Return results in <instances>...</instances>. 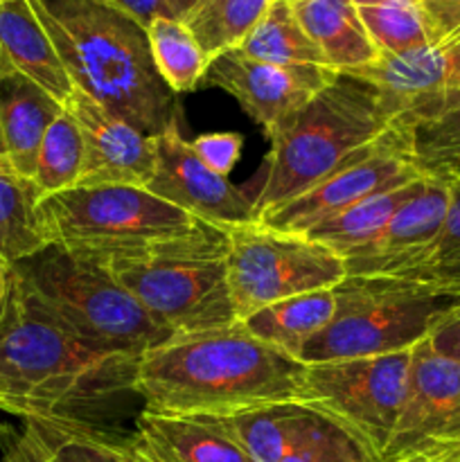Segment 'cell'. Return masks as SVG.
I'll return each instance as SVG.
<instances>
[{
	"mask_svg": "<svg viewBox=\"0 0 460 462\" xmlns=\"http://www.w3.org/2000/svg\"><path fill=\"white\" fill-rule=\"evenodd\" d=\"M138 361L86 346L12 269L0 316V413L113 431V415L135 395Z\"/></svg>",
	"mask_w": 460,
	"mask_h": 462,
	"instance_id": "6da1fadb",
	"label": "cell"
},
{
	"mask_svg": "<svg viewBox=\"0 0 460 462\" xmlns=\"http://www.w3.org/2000/svg\"><path fill=\"white\" fill-rule=\"evenodd\" d=\"M305 364L242 323L174 334L138 361L135 397L167 415H228L300 400Z\"/></svg>",
	"mask_w": 460,
	"mask_h": 462,
	"instance_id": "7a4b0ae2",
	"label": "cell"
},
{
	"mask_svg": "<svg viewBox=\"0 0 460 462\" xmlns=\"http://www.w3.org/2000/svg\"><path fill=\"white\" fill-rule=\"evenodd\" d=\"M72 86L149 138L179 125V95L162 81L147 27L104 0H30Z\"/></svg>",
	"mask_w": 460,
	"mask_h": 462,
	"instance_id": "3957f363",
	"label": "cell"
},
{
	"mask_svg": "<svg viewBox=\"0 0 460 462\" xmlns=\"http://www.w3.org/2000/svg\"><path fill=\"white\" fill-rule=\"evenodd\" d=\"M400 117L395 104L368 81L336 72L305 106L269 134L271 152L255 189L257 219L332 174Z\"/></svg>",
	"mask_w": 460,
	"mask_h": 462,
	"instance_id": "277c9868",
	"label": "cell"
},
{
	"mask_svg": "<svg viewBox=\"0 0 460 462\" xmlns=\"http://www.w3.org/2000/svg\"><path fill=\"white\" fill-rule=\"evenodd\" d=\"M39 221L45 242L104 266L149 255L203 228V221L131 185L50 194L39 201Z\"/></svg>",
	"mask_w": 460,
	"mask_h": 462,
	"instance_id": "5b68a950",
	"label": "cell"
},
{
	"mask_svg": "<svg viewBox=\"0 0 460 462\" xmlns=\"http://www.w3.org/2000/svg\"><path fill=\"white\" fill-rule=\"evenodd\" d=\"M12 269L93 350L140 359L174 337L99 262L48 244Z\"/></svg>",
	"mask_w": 460,
	"mask_h": 462,
	"instance_id": "8992f818",
	"label": "cell"
},
{
	"mask_svg": "<svg viewBox=\"0 0 460 462\" xmlns=\"http://www.w3.org/2000/svg\"><path fill=\"white\" fill-rule=\"evenodd\" d=\"M113 278L171 334L237 323L225 271V235L203 224L198 233L158 251L106 264Z\"/></svg>",
	"mask_w": 460,
	"mask_h": 462,
	"instance_id": "52a82bcc",
	"label": "cell"
},
{
	"mask_svg": "<svg viewBox=\"0 0 460 462\" xmlns=\"http://www.w3.org/2000/svg\"><path fill=\"white\" fill-rule=\"evenodd\" d=\"M334 316L300 350L302 364L368 359L413 350L454 302L400 278H345L334 287Z\"/></svg>",
	"mask_w": 460,
	"mask_h": 462,
	"instance_id": "ba28073f",
	"label": "cell"
},
{
	"mask_svg": "<svg viewBox=\"0 0 460 462\" xmlns=\"http://www.w3.org/2000/svg\"><path fill=\"white\" fill-rule=\"evenodd\" d=\"M221 230L237 320L284 298L334 289L345 278L341 257L307 235L271 228L260 221L221 226Z\"/></svg>",
	"mask_w": 460,
	"mask_h": 462,
	"instance_id": "9c48e42d",
	"label": "cell"
},
{
	"mask_svg": "<svg viewBox=\"0 0 460 462\" xmlns=\"http://www.w3.org/2000/svg\"><path fill=\"white\" fill-rule=\"evenodd\" d=\"M410 352L305 364L298 402L341 422L383 458L406 400Z\"/></svg>",
	"mask_w": 460,
	"mask_h": 462,
	"instance_id": "30bf717a",
	"label": "cell"
},
{
	"mask_svg": "<svg viewBox=\"0 0 460 462\" xmlns=\"http://www.w3.org/2000/svg\"><path fill=\"white\" fill-rule=\"evenodd\" d=\"M422 176L406 153L404 138L392 122L386 134L352 153L332 174L320 183L291 199L284 206L260 217V224L287 233H309L314 226L329 217L341 215L354 203L382 192V189L404 185Z\"/></svg>",
	"mask_w": 460,
	"mask_h": 462,
	"instance_id": "8fae6325",
	"label": "cell"
},
{
	"mask_svg": "<svg viewBox=\"0 0 460 462\" xmlns=\"http://www.w3.org/2000/svg\"><path fill=\"white\" fill-rule=\"evenodd\" d=\"M460 447V364L427 341L410 352L409 388L382 462H424Z\"/></svg>",
	"mask_w": 460,
	"mask_h": 462,
	"instance_id": "7c38bea8",
	"label": "cell"
},
{
	"mask_svg": "<svg viewBox=\"0 0 460 462\" xmlns=\"http://www.w3.org/2000/svg\"><path fill=\"white\" fill-rule=\"evenodd\" d=\"M336 70L323 66H280L260 61L233 48L210 59L201 84L225 90L237 99L269 135L284 117L305 106L320 88L334 79Z\"/></svg>",
	"mask_w": 460,
	"mask_h": 462,
	"instance_id": "4fadbf2b",
	"label": "cell"
},
{
	"mask_svg": "<svg viewBox=\"0 0 460 462\" xmlns=\"http://www.w3.org/2000/svg\"><path fill=\"white\" fill-rule=\"evenodd\" d=\"M144 189L216 228L257 221L253 192L203 165L179 125L156 138V170Z\"/></svg>",
	"mask_w": 460,
	"mask_h": 462,
	"instance_id": "5bb4252c",
	"label": "cell"
},
{
	"mask_svg": "<svg viewBox=\"0 0 460 462\" xmlns=\"http://www.w3.org/2000/svg\"><path fill=\"white\" fill-rule=\"evenodd\" d=\"M449 210L445 174H422L418 189L391 217L382 233L343 260L350 278H401L431 251Z\"/></svg>",
	"mask_w": 460,
	"mask_h": 462,
	"instance_id": "9a60e30c",
	"label": "cell"
},
{
	"mask_svg": "<svg viewBox=\"0 0 460 462\" xmlns=\"http://www.w3.org/2000/svg\"><path fill=\"white\" fill-rule=\"evenodd\" d=\"M63 108L75 117L84 140V165L77 188H147L156 170V138L144 135L77 88Z\"/></svg>",
	"mask_w": 460,
	"mask_h": 462,
	"instance_id": "2e32d148",
	"label": "cell"
},
{
	"mask_svg": "<svg viewBox=\"0 0 460 462\" xmlns=\"http://www.w3.org/2000/svg\"><path fill=\"white\" fill-rule=\"evenodd\" d=\"M61 111L63 104L16 70L0 48V165L34 179L43 135Z\"/></svg>",
	"mask_w": 460,
	"mask_h": 462,
	"instance_id": "e0dca14e",
	"label": "cell"
},
{
	"mask_svg": "<svg viewBox=\"0 0 460 462\" xmlns=\"http://www.w3.org/2000/svg\"><path fill=\"white\" fill-rule=\"evenodd\" d=\"M347 75L382 90L401 116L415 99L460 88V41L446 39L401 54H379L373 63Z\"/></svg>",
	"mask_w": 460,
	"mask_h": 462,
	"instance_id": "ac0fdd59",
	"label": "cell"
},
{
	"mask_svg": "<svg viewBox=\"0 0 460 462\" xmlns=\"http://www.w3.org/2000/svg\"><path fill=\"white\" fill-rule=\"evenodd\" d=\"M126 445L140 462H253L207 420L147 409L135 418Z\"/></svg>",
	"mask_w": 460,
	"mask_h": 462,
	"instance_id": "d6986e66",
	"label": "cell"
},
{
	"mask_svg": "<svg viewBox=\"0 0 460 462\" xmlns=\"http://www.w3.org/2000/svg\"><path fill=\"white\" fill-rule=\"evenodd\" d=\"M395 125L410 162L422 174L460 165V88L415 99Z\"/></svg>",
	"mask_w": 460,
	"mask_h": 462,
	"instance_id": "ffe728a7",
	"label": "cell"
},
{
	"mask_svg": "<svg viewBox=\"0 0 460 462\" xmlns=\"http://www.w3.org/2000/svg\"><path fill=\"white\" fill-rule=\"evenodd\" d=\"M0 48L12 66L59 102L75 90L30 0H0Z\"/></svg>",
	"mask_w": 460,
	"mask_h": 462,
	"instance_id": "44dd1931",
	"label": "cell"
},
{
	"mask_svg": "<svg viewBox=\"0 0 460 462\" xmlns=\"http://www.w3.org/2000/svg\"><path fill=\"white\" fill-rule=\"evenodd\" d=\"M291 7L332 70H356L379 57L352 0H298Z\"/></svg>",
	"mask_w": 460,
	"mask_h": 462,
	"instance_id": "7402d4cb",
	"label": "cell"
},
{
	"mask_svg": "<svg viewBox=\"0 0 460 462\" xmlns=\"http://www.w3.org/2000/svg\"><path fill=\"white\" fill-rule=\"evenodd\" d=\"M309 406L280 402L228 415H197L228 436L253 462H280L296 445L309 418Z\"/></svg>",
	"mask_w": 460,
	"mask_h": 462,
	"instance_id": "603a6c76",
	"label": "cell"
},
{
	"mask_svg": "<svg viewBox=\"0 0 460 462\" xmlns=\"http://www.w3.org/2000/svg\"><path fill=\"white\" fill-rule=\"evenodd\" d=\"M334 307V289H318L262 307L239 323L255 338L298 359L302 347L332 320Z\"/></svg>",
	"mask_w": 460,
	"mask_h": 462,
	"instance_id": "cb8c5ba5",
	"label": "cell"
},
{
	"mask_svg": "<svg viewBox=\"0 0 460 462\" xmlns=\"http://www.w3.org/2000/svg\"><path fill=\"white\" fill-rule=\"evenodd\" d=\"M422 176L404 185H395V188L382 189V192L373 194V197L363 199V201L354 203L352 208L343 210L341 215L329 217L323 224L314 226L307 237L314 242L323 244L329 251L336 253L341 260L359 251L361 246L377 237L382 233L383 226L391 221V217L400 210L401 203L418 189V183Z\"/></svg>",
	"mask_w": 460,
	"mask_h": 462,
	"instance_id": "d4e9b609",
	"label": "cell"
},
{
	"mask_svg": "<svg viewBox=\"0 0 460 462\" xmlns=\"http://www.w3.org/2000/svg\"><path fill=\"white\" fill-rule=\"evenodd\" d=\"M41 189L32 179L0 165V260H27L48 246L39 221Z\"/></svg>",
	"mask_w": 460,
	"mask_h": 462,
	"instance_id": "484cf974",
	"label": "cell"
},
{
	"mask_svg": "<svg viewBox=\"0 0 460 462\" xmlns=\"http://www.w3.org/2000/svg\"><path fill=\"white\" fill-rule=\"evenodd\" d=\"M244 54L280 66H323L329 68L323 52L307 36L287 0H275L255 30L239 43Z\"/></svg>",
	"mask_w": 460,
	"mask_h": 462,
	"instance_id": "4316f807",
	"label": "cell"
},
{
	"mask_svg": "<svg viewBox=\"0 0 460 462\" xmlns=\"http://www.w3.org/2000/svg\"><path fill=\"white\" fill-rule=\"evenodd\" d=\"M275 0H198L185 16V25L207 54V59L239 48L255 30Z\"/></svg>",
	"mask_w": 460,
	"mask_h": 462,
	"instance_id": "83f0119b",
	"label": "cell"
},
{
	"mask_svg": "<svg viewBox=\"0 0 460 462\" xmlns=\"http://www.w3.org/2000/svg\"><path fill=\"white\" fill-rule=\"evenodd\" d=\"M147 36L153 63H156L162 81L176 95L197 90L210 59L203 52L192 32L188 30V25L179 18H156L147 27Z\"/></svg>",
	"mask_w": 460,
	"mask_h": 462,
	"instance_id": "f1b7e54d",
	"label": "cell"
},
{
	"mask_svg": "<svg viewBox=\"0 0 460 462\" xmlns=\"http://www.w3.org/2000/svg\"><path fill=\"white\" fill-rule=\"evenodd\" d=\"M436 174H445L449 180V210L445 226L431 251L400 280L419 282L442 296L460 298V165Z\"/></svg>",
	"mask_w": 460,
	"mask_h": 462,
	"instance_id": "f546056e",
	"label": "cell"
},
{
	"mask_svg": "<svg viewBox=\"0 0 460 462\" xmlns=\"http://www.w3.org/2000/svg\"><path fill=\"white\" fill-rule=\"evenodd\" d=\"M356 9L379 54H401L437 43L419 0H386Z\"/></svg>",
	"mask_w": 460,
	"mask_h": 462,
	"instance_id": "4dcf8cb0",
	"label": "cell"
},
{
	"mask_svg": "<svg viewBox=\"0 0 460 462\" xmlns=\"http://www.w3.org/2000/svg\"><path fill=\"white\" fill-rule=\"evenodd\" d=\"M84 165V140L75 117L63 108L50 125L36 158L34 183L43 197L77 188Z\"/></svg>",
	"mask_w": 460,
	"mask_h": 462,
	"instance_id": "1f68e13d",
	"label": "cell"
},
{
	"mask_svg": "<svg viewBox=\"0 0 460 462\" xmlns=\"http://www.w3.org/2000/svg\"><path fill=\"white\" fill-rule=\"evenodd\" d=\"M280 462H382L350 429L311 409L296 445Z\"/></svg>",
	"mask_w": 460,
	"mask_h": 462,
	"instance_id": "d6a6232c",
	"label": "cell"
},
{
	"mask_svg": "<svg viewBox=\"0 0 460 462\" xmlns=\"http://www.w3.org/2000/svg\"><path fill=\"white\" fill-rule=\"evenodd\" d=\"M27 422L34 424L59 462H140L126 445V438L115 436L113 431L61 427L36 420Z\"/></svg>",
	"mask_w": 460,
	"mask_h": 462,
	"instance_id": "836d02e7",
	"label": "cell"
},
{
	"mask_svg": "<svg viewBox=\"0 0 460 462\" xmlns=\"http://www.w3.org/2000/svg\"><path fill=\"white\" fill-rule=\"evenodd\" d=\"M189 147L203 165L210 167L215 174L228 179L230 171L242 158L244 138L235 131H215V134H203L189 140Z\"/></svg>",
	"mask_w": 460,
	"mask_h": 462,
	"instance_id": "e575fe53",
	"label": "cell"
},
{
	"mask_svg": "<svg viewBox=\"0 0 460 462\" xmlns=\"http://www.w3.org/2000/svg\"><path fill=\"white\" fill-rule=\"evenodd\" d=\"M424 341L436 355L460 364V298H454V302L442 311Z\"/></svg>",
	"mask_w": 460,
	"mask_h": 462,
	"instance_id": "d590c367",
	"label": "cell"
},
{
	"mask_svg": "<svg viewBox=\"0 0 460 462\" xmlns=\"http://www.w3.org/2000/svg\"><path fill=\"white\" fill-rule=\"evenodd\" d=\"M7 454H12L16 462H59L43 436L30 422H23V433L14 436V440L7 445Z\"/></svg>",
	"mask_w": 460,
	"mask_h": 462,
	"instance_id": "8d00e7d4",
	"label": "cell"
},
{
	"mask_svg": "<svg viewBox=\"0 0 460 462\" xmlns=\"http://www.w3.org/2000/svg\"><path fill=\"white\" fill-rule=\"evenodd\" d=\"M419 5L427 12L437 43L460 32V0H419Z\"/></svg>",
	"mask_w": 460,
	"mask_h": 462,
	"instance_id": "74e56055",
	"label": "cell"
},
{
	"mask_svg": "<svg viewBox=\"0 0 460 462\" xmlns=\"http://www.w3.org/2000/svg\"><path fill=\"white\" fill-rule=\"evenodd\" d=\"M104 3L120 9V12H124L126 16H131L144 27L152 25L156 18H174L170 7L165 5V0H104Z\"/></svg>",
	"mask_w": 460,
	"mask_h": 462,
	"instance_id": "f35d334b",
	"label": "cell"
},
{
	"mask_svg": "<svg viewBox=\"0 0 460 462\" xmlns=\"http://www.w3.org/2000/svg\"><path fill=\"white\" fill-rule=\"evenodd\" d=\"M165 5L170 7L171 16L179 18V21H185V16L197 7L198 0H165Z\"/></svg>",
	"mask_w": 460,
	"mask_h": 462,
	"instance_id": "ab89813d",
	"label": "cell"
},
{
	"mask_svg": "<svg viewBox=\"0 0 460 462\" xmlns=\"http://www.w3.org/2000/svg\"><path fill=\"white\" fill-rule=\"evenodd\" d=\"M9 273H12V264H7V262H5V260H0V316H3L5 300H7Z\"/></svg>",
	"mask_w": 460,
	"mask_h": 462,
	"instance_id": "60d3db41",
	"label": "cell"
},
{
	"mask_svg": "<svg viewBox=\"0 0 460 462\" xmlns=\"http://www.w3.org/2000/svg\"><path fill=\"white\" fill-rule=\"evenodd\" d=\"M424 462H460V447L458 449H451V451H446V454L436 456V458L424 460Z\"/></svg>",
	"mask_w": 460,
	"mask_h": 462,
	"instance_id": "b9f144b4",
	"label": "cell"
},
{
	"mask_svg": "<svg viewBox=\"0 0 460 462\" xmlns=\"http://www.w3.org/2000/svg\"><path fill=\"white\" fill-rule=\"evenodd\" d=\"M12 442L14 440V431H12V427H9V424H5L3 420H0V442Z\"/></svg>",
	"mask_w": 460,
	"mask_h": 462,
	"instance_id": "7bdbcfd3",
	"label": "cell"
},
{
	"mask_svg": "<svg viewBox=\"0 0 460 462\" xmlns=\"http://www.w3.org/2000/svg\"><path fill=\"white\" fill-rule=\"evenodd\" d=\"M356 7H368V5H379V3H386V0H352Z\"/></svg>",
	"mask_w": 460,
	"mask_h": 462,
	"instance_id": "ee69618b",
	"label": "cell"
},
{
	"mask_svg": "<svg viewBox=\"0 0 460 462\" xmlns=\"http://www.w3.org/2000/svg\"><path fill=\"white\" fill-rule=\"evenodd\" d=\"M3 462H16L12 458V454H7V451H5V458H3Z\"/></svg>",
	"mask_w": 460,
	"mask_h": 462,
	"instance_id": "f6af8a7d",
	"label": "cell"
},
{
	"mask_svg": "<svg viewBox=\"0 0 460 462\" xmlns=\"http://www.w3.org/2000/svg\"><path fill=\"white\" fill-rule=\"evenodd\" d=\"M451 39H458V41H460V32H455V34L451 36Z\"/></svg>",
	"mask_w": 460,
	"mask_h": 462,
	"instance_id": "bcb514c9",
	"label": "cell"
},
{
	"mask_svg": "<svg viewBox=\"0 0 460 462\" xmlns=\"http://www.w3.org/2000/svg\"><path fill=\"white\" fill-rule=\"evenodd\" d=\"M287 3H289V5H293V3H298V0H287Z\"/></svg>",
	"mask_w": 460,
	"mask_h": 462,
	"instance_id": "7dc6e473",
	"label": "cell"
}]
</instances>
